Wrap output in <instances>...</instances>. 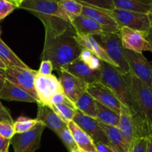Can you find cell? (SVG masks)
<instances>
[{
    "instance_id": "e575fe53",
    "label": "cell",
    "mask_w": 152,
    "mask_h": 152,
    "mask_svg": "<svg viewBox=\"0 0 152 152\" xmlns=\"http://www.w3.org/2000/svg\"><path fill=\"white\" fill-rule=\"evenodd\" d=\"M80 3L88 4L98 8L105 9V10H113L114 7L112 0H76Z\"/></svg>"
},
{
    "instance_id": "c3c4849f",
    "label": "cell",
    "mask_w": 152,
    "mask_h": 152,
    "mask_svg": "<svg viewBox=\"0 0 152 152\" xmlns=\"http://www.w3.org/2000/svg\"><path fill=\"white\" fill-rule=\"evenodd\" d=\"M19 1H23V0H19Z\"/></svg>"
},
{
    "instance_id": "484cf974",
    "label": "cell",
    "mask_w": 152,
    "mask_h": 152,
    "mask_svg": "<svg viewBox=\"0 0 152 152\" xmlns=\"http://www.w3.org/2000/svg\"><path fill=\"white\" fill-rule=\"evenodd\" d=\"M74 105L77 111H80L85 115L96 119V100L87 91H85L79 96Z\"/></svg>"
},
{
    "instance_id": "f1b7e54d",
    "label": "cell",
    "mask_w": 152,
    "mask_h": 152,
    "mask_svg": "<svg viewBox=\"0 0 152 152\" xmlns=\"http://www.w3.org/2000/svg\"><path fill=\"white\" fill-rule=\"evenodd\" d=\"M52 109L57 114L61 120L68 124L69 122L73 121L77 110L76 108L71 107L65 104H53Z\"/></svg>"
},
{
    "instance_id": "4316f807",
    "label": "cell",
    "mask_w": 152,
    "mask_h": 152,
    "mask_svg": "<svg viewBox=\"0 0 152 152\" xmlns=\"http://www.w3.org/2000/svg\"><path fill=\"white\" fill-rule=\"evenodd\" d=\"M96 120L107 125L118 126L120 114H117L110 108L104 106L96 101Z\"/></svg>"
},
{
    "instance_id": "d6986e66",
    "label": "cell",
    "mask_w": 152,
    "mask_h": 152,
    "mask_svg": "<svg viewBox=\"0 0 152 152\" xmlns=\"http://www.w3.org/2000/svg\"><path fill=\"white\" fill-rule=\"evenodd\" d=\"M0 99L39 103L37 99L31 96L29 93L10 83L7 80L0 91Z\"/></svg>"
},
{
    "instance_id": "ee69618b",
    "label": "cell",
    "mask_w": 152,
    "mask_h": 152,
    "mask_svg": "<svg viewBox=\"0 0 152 152\" xmlns=\"http://www.w3.org/2000/svg\"><path fill=\"white\" fill-rule=\"evenodd\" d=\"M147 152H152V134L148 137V145H147Z\"/></svg>"
},
{
    "instance_id": "5bb4252c",
    "label": "cell",
    "mask_w": 152,
    "mask_h": 152,
    "mask_svg": "<svg viewBox=\"0 0 152 152\" xmlns=\"http://www.w3.org/2000/svg\"><path fill=\"white\" fill-rule=\"evenodd\" d=\"M81 4L83 5L82 15L90 18L95 22L99 24L103 28L105 33L118 34L120 28L116 21L108 14L107 10L98 8L83 3H81Z\"/></svg>"
},
{
    "instance_id": "7402d4cb",
    "label": "cell",
    "mask_w": 152,
    "mask_h": 152,
    "mask_svg": "<svg viewBox=\"0 0 152 152\" xmlns=\"http://www.w3.org/2000/svg\"><path fill=\"white\" fill-rule=\"evenodd\" d=\"M75 39L83 48L88 49L96 55L100 60L116 66V64L108 57L106 52L93 36L76 35Z\"/></svg>"
},
{
    "instance_id": "5b68a950",
    "label": "cell",
    "mask_w": 152,
    "mask_h": 152,
    "mask_svg": "<svg viewBox=\"0 0 152 152\" xmlns=\"http://www.w3.org/2000/svg\"><path fill=\"white\" fill-rule=\"evenodd\" d=\"M124 56L132 74L152 90V62L148 61L142 53L125 48Z\"/></svg>"
},
{
    "instance_id": "bcb514c9",
    "label": "cell",
    "mask_w": 152,
    "mask_h": 152,
    "mask_svg": "<svg viewBox=\"0 0 152 152\" xmlns=\"http://www.w3.org/2000/svg\"><path fill=\"white\" fill-rule=\"evenodd\" d=\"M148 19H149L150 25H151V27L152 28V13H149V14H148Z\"/></svg>"
},
{
    "instance_id": "1f68e13d",
    "label": "cell",
    "mask_w": 152,
    "mask_h": 152,
    "mask_svg": "<svg viewBox=\"0 0 152 152\" xmlns=\"http://www.w3.org/2000/svg\"><path fill=\"white\" fill-rule=\"evenodd\" d=\"M56 135L62 140V142H63V144L69 152H72L74 150L78 149L74 137H73L72 134H71V131L68 129V126L63 128Z\"/></svg>"
},
{
    "instance_id": "d4e9b609",
    "label": "cell",
    "mask_w": 152,
    "mask_h": 152,
    "mask_svg": "<svg viewBox=\"0 0 152 152\" xmlns=\"http://www.w3.org/2000/svg\"><path fill=\"white\" fill-rule=\"evenodd\" d=\"M0 59L5 65L7 68H22V69H29V67L22 60H21L13 50L2 41L0 38Z\"/></svg>"
},
{
    "instance_id": "d590c367",
    "label": "cell",
    "mask_w": 152,
    "mask_h": 152,
    "mask_svg": "<svg viewBox=\"0 0 152 152\" xmlns=\"http://www.w3.org/2000/svg\"><path fill=\"white\" fill-rule=\"evenodd\" d=\"M15 134L16 132L13 127V123L5 121L0 122V136L5 139L11 140Z\"/></svg>"
},
{
    "instance_id": "ab89813d",
    "label": "cell",
    "mask_w": 152,
    "mask_h": 152,
    "mask_svg": "<svg viewBox=\"0 0 152 152\" xmlns=\"http://www.w3.org/2000/svg\"><path fill=\"white\" fill-rule=\"evenodd\" d=\"M10 145V140L5 139L0 136V152H9V146Z\"/></svg>"
},
{
    "instance_id": "52a82bcc",
    "label": "cell",
    "mask_w": 152,
    "mask_h": 152,
    "mask_svg": "<svg viewBox=\"0 0 152 152\" xmlns=\"http://www.w3.org/2000/svg\"><path fill=\"white\" fill-rule=\"evenodd\" d=\"M18 8L27 10L34 16H53L70 22L68 16L59 5V0H23L20 1Z\"/></svg>"
},
{
    "instance_id": "b9f144b4",
    "label": "cell",
    "mask_w": 152,
    "mask_h": 152,
    "mask_svg": "<svg viewBox=\"0 0 152 152\" xmlns=\"http://www.w3.org/2000/svg\"><path fill=\"white\" fill-rule=\"evenodd\" d=\"M5 81H6L5 70H3L0 68V91H1V90L2 89Z\"/></svg>"
},
{
    "instance_id": "2e32d148",
    "label": "cell",
    "mask_w": 152,
    "mask_h": 152,
    "mask_svg": "<svg viewBox=\"0 0 152 152\" xmlns=\"http://www.w3.org/2000/svg\"><path fill=\"white\" fill-rule=\"evenodd\" d=\"M62 69H64L72 75L75 76L76 77L81 80L87 85H91L98 83L100 80V69H91L79 57L69 65L62 68Z\"/></svg>"
},
{
    "instance_id": "60d3db41",
    "label": "cell",
    "mask_w": 152,
    "mask_h": 152,
    "mask_svg": "<svg viewBox=\"0 0 152 152\" xmlns=\"http://www.w3.org/2000/svg\"><path fill=\"white\" fill-rule=\"evenodd\" d=\"M98 152H114L108 146L100 142H94Z\"/></svg>"
},
{
    "instance_id": "30bf717a",
    "label": "cell",
    "mask_w": 152,
    "mask_h": 152,
    "mask_svg": "<svg viewBox=\"0 0 152 152\" xmlns=\"http://www.w3.org/2000/svg\"><path fill=\"white\" fill-rule=\"evenodd\" d=\"M129 79L142 112L152 132V90L129 72Z\"/></svg>"
},
{
    "instance_id": "cb8c5ba5",
    "label": "cell",
    "mask_w": 152,
    "mask_h": 152,
    "mask_svg": "<svg viewBox=\"0 0 152 152\" xmlns=\"http://www.w3.org/2000/svg\"><path fill=\"white\" fill-rule=\"evenodd\" d=\"M114 7L137 13H152V0H112Z\"/></svg>"
},
{
    "instance_id": "7c38bea8",
    "label": "cell",
    "mask_w": 152,
    "mask_h": 152,
    "mask_svg": "<svg viewBox=\"0 0 152 152\" xmlns=\"http://www.w3.org/2000/svg\"><path fill=\"white\" fill-rule=\"evenodd\" d=\"M73 121L93 140L94 142H100L105 144L112 150L111 144L105 132L98 124V122L96 119L85 115L80 111H77L73 119Z\"/></svg>"
},
{
    "instance_id": "44dd1931",
    "label": "cell",
    "mask_w": 152,
    "mask_h": 152,
    "mask_svg": "<svg viewBox=\"0 0 152 152\" xmlns=\"http://www.w3.org/2000/svg\"><path fill=\"white\" fill-rule=\"evenodd\" d=\"M118 129L121 133L125 144L129 150V146L135 137L134 127L132 116L127 108L122 105L120 114V120L118 123Z\"/></svg>"
},
{
    "instance_id": "74e56055",
    "label": "cell",
    "mask_w": 152,
    "mask_h": 152,
    "mask_svg": "<svg viewBox=\"0 0 152 152\" xmlns=\"http://www.w3.org/2000/svg\"><path fill=\"white\" fill-rule=\"evenodd\" d=\"M53 71V67L51 62L49 60H42L40 65L39 69L38 70V74L41 75H50Z\"/></svg>"
},
{
    "instance_id": "7bdbcfd3",
    "label": "cell",
    "mask_w": 152,
    "mask_h": 152,
    "mask_svg": "<svg viewBox=\"0 0 152 152\" xmlns=\"http://www.w3.org/2000/svg\"><path fill=\"white\" fill-rule=\"evenodd\" d=\"M145 37L146 38L147 41L149 43L150 46H151V49L152 52V29L150 30V31H147V32H145Z\"/></svg>"
},
{
    "instance_id": "277c9868",
    "label": "cell",
    "mask_w": 152,
    "mask_h": 152,
    "mask_svg": "<svg viewBox=\"0 0 152 152\" xmlns=\"http://www.w3.org/2000/svg\"><path fill=\"white\" fill-rule=\"evenodd\" d=\"M107 12L120 28L126 27L142 32H147L152 29L148 14L118 8L107 10Z\"/></svg>"
},
{
    "instance_id": "7dc6e473",
    "label": "cell",
    "mask_w": 152,
    "mask_h": 152,
    "mask_svg": "<svg viewBox=\"0 0 152 152\" xmlns=\"http://www.w3.org/2000/svg\"><path fill=\"white\" fill-rule=\"evenodd\" d=\"M10 1H16V0H10Z\"/></svg>"
},
{
    "instance_id": "8992f818",
    "label": "cell",
    "mask_w": 152,
    "mask_h": 152,
    "mask_svg": "<svg viewBox=\"0 0 152 152\" xmlns=\"http://www.w3.org/2000/svg\"><path fill=\"white\" fill-rule=\"evenodd\" d=\"M45 126L38 122L27 132L15 134L10 140L14 152H35L41 146V138Z\"/></svg>"
},
{
    "instance_id": "8fae6325",
    "label": "cell",
    "mask_w": 152,
    "mask_h": 152,
    "mask_svg": "<svg viewBox=\"0 0 152 152\" xmlns=\"http://www.w3.org/2000/svg\"><path fill=\"white\" fill-rule=\"evenodd\" d=\"M118 34L123 48L137 53L151 51V46L145 37V32L122 27Z\"/></svg>"
},
{
    "instance_id": "7a4b0ae2",
    "label": "cell",
    "mask_w": 152,
    "mask_h": 152,
    "mask_svg": "<svg viewBox=\"0 0 152 152\" xmlns=\"http://www.w3.org/2000/svg\"><path fill=\"white\" fill-rule=\"evenodd\" d=\"M100 82L109 88L122 105L130 112L134 127L135 137H147L152 132L144 117L129 79V72L123 74L117 67L101 61Z\"/></svg>"
},
{
    "instance_id": "f546056e",
    "label": "cell",
    "mask_w": 152,
    "mask_h": 152,
    "mask_svg": "<svg viewBox=\"0 0 152 152\" xmlns=\"http://www.w3.org/2000/svg\"><path fill=\"white\" fill-rule=\"evenodd\" d=\"M38 123L37 119H31L25 116H20L13 122V127L16 134L27 132L32 129Z\"/></svg>"
},
{
    "instance_id": "6da1fadb",
    "label": "cell",
    "mask_w": 152,
    "mask_h": 152,
    "mask_svg": "<svg viewBox=\"0 0 152 152\" xmlns=\"http://www.w3.org/2000/svg\"><path fill=\"white\" fill-rule=\"evenodd\" d=\"M42 23L45 39L41 58L50 61L53 70L57 71L76 60L83 48L76 41L77 32L68 21L49 17Z\"/></svg>"
},
{
    "instance_id": "ffe728a7",
    "label": "cell",
    "mask_w": 152,
    "mask_h": 152,
    "mask_svg": "<svg viewBox=\"0 0 152 152\" xmlns=\"http://www.w3.org/2000/svg\"><path fill=\"white\" fill-rule=\"evenodd\" d=\"M68 129L71 131L77 148L82 152H98L93 140L80 129L74 121L67 124Z\"/></svg>"
},
{
    "instance_id": "9c48e42d",
    "label": "cell",
    "mask_w": 152,
    "mask_h": 152,
    "mask_svg": "<svg viewBox=\"0 0 152 152\" xmlns=\"http://www.w3.org/2000/svg\"><path fill=\"white\" fill-rule=\"evenodd\" d=\"M37 74L38 71L31 68L29 69L6 68L5 70V77L7 81L29 93L31 96L37 99L39 103H40L34 86V82Z\"/></svg>"
},
{
    "instance_id": "4dcf8cb0",
    "label": "cell",
    "mask_w": 152,
    "mask_h": 152,
    "mask_svg": "<svg viewBox=\"0 0 152 152\" xmlns=\"http://www.w3.org/2000/svg\"><path fill=\"white\" fill-rule=\"evenodd\" d=\"M80 59L84 62L85 64L90 67L91 69L99 70L101 68V61L97 56L94 54L92 52L88 49L83 48L80 53Z\"/></svg>"
},
{
    "instance_id": "4fadbf2b",
    "label": "cell",
    "mask_w": 152,
    "mask_h": 152,
    "mask_svg": "<svg viewBox=\"0 0 152 152\" xmlns=\"http://www.w3.org/2000/svg\"><path fill=\"white\" fill-rule=\"evenodd\" d=\"M87 92L98 102L110 108L117 114H120L122 103L117 99L115 94L100 82L88 85Z\"/></svg>"
},
{
    "instance_id": "83f0119b",
    "label": "cell",
    "mask_w": 152,
    "mask_h": 152,
    "mask_svg": "<svg viewBox=\"0 0 152 152\" xmlns=\"http://www.w3.org/2000/svg\"><path fill=\"white\" fill-rule=\"evenodd\" d=\"M59 4L68 16L70 22L81 15L83 5L76 0H59Z\"/></svg>"
},
{
    "instance_id": "ba28073f",
    "label": "cell",
    "mask_w": 152,
    "mask_h": 152,
    "mask_svg": "<svg viewBox=\"0 0 152 152\" xmlns=\"http://www.w3.org/2000/svg\"><path fill=\"white\" fill-rule=\"evenodd\" d=\"M36 91L40 103L52 106V98L55 94L63 92L60 82L53 74L41 75L37 74L34 82Z\"/></svg>"
},
{
    "instance_id": "3957f363",
    "label": "cell",
    "mask_w": 152,
    "mask_h": 152,
    "mask_svg": "<svg viewBox=\"0 0 152 152\" xmlns=\"http://www.w3.org/2000/svg\"><path fill=\"white\" fill-rule=\"evenodd\" d=\"M106 52L108 57L116 64L117 68L123 74L130 72V68L124 56V48L122 45L119 34L103 33L93 36Z\"/></svg>"
},
{
    "instance_id": "603a6c76",
    "label": "cell",
    "mask_w": 152,
    "mask_h": 152,
    "mask_svg": "<svg viewBox=\"0 0 152 152\" xmlns=\"http://www.w3.org/2000/svg\"><path fill=\"white\" fill-rule=\"evenodd\" d=\"M98 124L99 125L103 132H105L110 144L111 148L114 152H127L128 148L125 144L123 138L122 137L121 133L119 130L117 126L107 125L103 123L98 121Z\"/></svg>"
},
{
    "instance_id": "9a60e30c",
    "label": "cell",
    "mask_w": 152,
    "mask_h": 152,
    "mask_svg": "<svg viewBox=\"0 0 152 152\" xmlns=\"http://www.w3.org/2000/svg\"><path fill=\"white\" fill-rule=\"evenodd\" d=\"M56 72L59 74V80L63 93L71 102L75 103L79 96L87 91L88 85L64 69H60Z\"/></svg>"
},
{
    "instance_id": "d6a6232c",
    "label": "cell",
    "mask_w": 152,
    "mask_h": 152,
    "mask_svg": "<svg viewBox=\"0 0 152 152\" xmlns=\"http://www.w3.org/2000/svg\"><path fill=\"white\" fill-rule=\"evenodd\" d=\"M20 1L0 0V21L8 16L16 8L19 7Z\"/></svg>"
},
{
    "instance_id": "836d02e7",
    "label": "cell",
    "mask_w": 152,
    "mask_h": 152,
    "mask_svg": "<svg viewBox=\"0 0 152 152\" xmlns=\"http://www.w3.org/2000/svg\"><path fill=\"white\" fill-rule=\"evenodd\" d=\"M147 137H134L127 152H147Z\"/></svg>"
},
{
    "instance_id": "681fc988",
    "label": "cell",
    "mask_w": 152,
    "mask_h": 152,
    "mask_svg": "<svg viewBox=\"0 0 152 152\" xmlns=\"http://www.w3.org/2000/svg\"><path fill=\"white\" fill-rule=\"evenodd\" d=\"M16 1H19V0H16Z\"/></svg>"
},
{
    "instance_id": "e0dca14e",
    "label": "cell",
    "mask_w": 152,
    "mask_h": 152,
    "mask_svg": "<svg viewBox=\"0 0 152 152\" xmlns=\"http://www.w3.org/2000/svg\"><path fill=\"white\" fill-rule=\"evenodd\" d=\"M37 105L38 109L36 118L37 121L42 123L45 127L48 128L56 134H57L63 128L67 126L66 123L61 120L52 108L42 103H37Z\"/></svg>"
},
{
    "instance_id": "f6af8a7d",
    "label": "cell",
    "mask_w": 152,
    "mask_h": 152,
    "mask_svg": "<svg viewBox=\"0 0 152 152\" xmlns=\"http://www.w3.org/2000/svg\"><path fill=\"white\" fill-rule=\"evenodd\" d=\"M0 68H1V69H3V70H6V68H6L5 65L3 63V62L1 61V59H0Z\"/></svg>"
},
{
    "instance_id": "ac0fdd59",
    "label": "cell",
    "mask_w": 152,
    "mask_h": 152,
    "mask_svg": "<svg viewBox=\"0 0 152 152\" xmlns=\"http://www.w3.org/2000/svg\"><path fill=\"white\" fill-rule=\"evenodd\" d=\"M77 35L96 36L105 33L103 28L90 18L80 15L71 21Z\"/></svg>"
},
{
    "instance_id": "8d00e7d4",
    "label": "cell",
    "mask_w": 152,
    "mask_h": 152,
    "mask_svg": "<svg viewBox=\"0 0 152 152\" xmlns=\"http://www.w3.org/2000/svg\"><path fill=\"white\" fill-rule=\"evenodd\" d=\"M53 104H65V105H69L71 107L76 108L74 102H71L63 92L56 94L53 96V98H52V105Z\"/></svg>"
},
{
    "instance_id": "f35d334b",
    "label": "cell",
    "mask_w": 152,
    "mask_h": 152,
    "mask_svg": "<svg viewBox=\"0 0 152 152\" xmlns=\"http://www.w3.org/2000/svg\"><path fill=\"white\" fill-rule=\"evenodd\" d=\"M5 121L10 123H13V120L12 118L10 113L7 108H6L0 100V122Z\"/></svg>"
}]
</instances>
